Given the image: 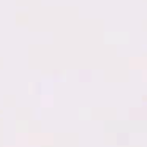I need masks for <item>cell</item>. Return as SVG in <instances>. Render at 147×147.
<instances>
[]
</instances>
